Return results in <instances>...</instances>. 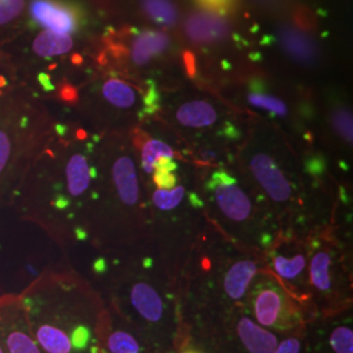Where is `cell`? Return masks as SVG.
Here are the masks:
<instances>
[{
  "mask_svg": "<svg viewBox=\"0 0 353 353\" xmlns=\"http://www.w3.org/2000/svg\"><path fill=\"white\" fill-rule=\"evenodd\" d=\"M332 126L343 139L348 143H352V114L345 108H339L334 110L332 117Z\"/></svg>",
  "mask_w": 353,
  "mask_h": 353,
  "instance_id": "obj_25",
  "label": "cell"
},
{
  "mask_svg": "<svg viewBox=\"0 0 353 353\" xmlns=\"http://www.w3.org/2000/svg\"><path fill=\"white\" fill-rule=\"evenodd\" d=\"M92 145L70 150L67 144L43 148L29 168L12 207L24 221L41 228L58 245L87 240L83 216L97 176Z\"/></svg>",
  "mask_w": 353,
  "mask_h": 353,
  "instance_id": "obj_1",
  "label": "cell"
},
{
  "mask_svg": "<svg viewBox=\"0 0 353 353\" xmlns=\"http://www.w3.org/2000/svg\"><path fill=\"white\" fill-rule=\"evenodd\" d=\"M26 325L46 353H101L106 305L74 272L45 271L17 294Z\"/></svg>",
  "mask_w": 353,
  "mask_h": 353,
  "instance_id": "obj_2",
  "label": "cell"
},
{
  "mask_svg": "<svg viewBox=\"0 0 353 353\" xmlns=\"http://www.w3.org/2000/svg\"><path fill=\"white\" fill-rule=\"evenodd\" d=\"M101 353H105V352H103V351H101Z\"/></svg>",
  "mask_w": 353,
  "mask_h": 353,
  "instance_id": "obj_33",
  "label": "cell"
},
{
  "mask_svg": "<svg viewBox=\"0 0 353 353\" xmlns=\"http://www.w3.org/2000/svg\"><path fill=\"white\" fill-rule=\"evenodd\" d=\"M256 274V263L252 261H241L228 270L224 278V290L230 300H241Z\"/></svg>",
  "mask_w": 353,
  "mask_h": 353,
  "instance_id": "obj_14",
  "label": "cell"
},
{
  "mask_svg": "<svg viewBox=\"0 0 353 353\" xmlns=\"http://www.w3.org/2000/svg\"><path fill=\"white\" fill-rule=\"evenodd\" d=\"M214 202L223 214L233 221H245L252 216V202L234 176L225 170H216L207 183Z\"/></svg>",
  "mask_w": 353,
  "mask_h": 353,
  "instance_id": "obj_7",
  "label": "cell"
},
{
  "mask_svg": "<svg viewBox=\"0 0 353 353\" xmlns=\"http://www.w3.org/2000/svg\"><path fill=\"white\" fill-rule=\"evenodd\" d=\"M196 1L208 11H214V13L217 14L228 12L234 3V0H196Z\"/></svg>",
  "mask_w": 353,
  "mask_h": 353,
  "instance_id": "obj_28",
  "label": "cell"
},
{
  "mask_svg": "<svg viewBox=\"0 0 353 353\" xmlns=\"http://www.w3.org/2000/svg\"><path fill=\"white\" fill-rule=\"evenodd\" d=\"M24 10V0H0V26L14 20Z\"/></svg>",
  "mask_w": 353,
  "mask_h": 353,
  "instance_id": "obj_26",
  "label": "cell"
},
{
  "mask_svg": "<svg viewBox=\"0 0 353 353\" xmlns=\"http://www.w3.org/2000/svg\"><path fill=\"white\" fill-rule=\"evenodd\" d=\"M49 118L21 97L0 100V210L12 207L29 168L50 141Z\"/></svg>",
  "mask_w": 353,
  "mask_h": 353,
  "instance_id": "obj_3",
  "label": "cell"
},
{
  "mask_svg": "<svg viewBox=\"0 0 353 353\" xmlns=\"http://www.w3.org/2000/svg\"><path fill=\"white\" fill-rule=\"evenodd\" d=\"M72 46L74 41L68 34H59L51 30H45L39 33L33 42V50L37 55L43 58L67 54L72 49Z\"/></svg>",
  "mask_w": 353,
  "mask_h": 353,
  "instance_id": "obj_16",
  "label": "cell"
},
{
  "mask_svg": "<svg viewBox=\"0 0 353 353\" xmlns=\"http://www.w3.org/2000/svg\"><path fill=\"white\" fill-rule=\"evenodd\" d=\"M0 344L4 353H46L30 334L16 293L0 296Z\"/></svg>",
  "mask_w": 353,
  "mask_h": 353,
  "instance_id": "obj_5",
  "label": "cell"
},
{
  "mask_svg": "<svg viewBox=\"0 0 353 353\" xmlns=\"http://www.w3.org/2000/svg\"><path fill=\"white\" fill-rule=\"evenodd\" d=\"M181 353H203L201 351H198V350H195V348H188V350H185V351H182Z\"/></svg>",
  "mask_w": 353,
  "mask_h": 353,
  "instance_id": "obj_31",
  "label": "cell"
},
{
  "mask_svg": "<svg viewBox=\"0 0 353 353\" xmlns=\"http://www.w3.org/2000/svg\"><path fill=\"white\" fill-rule=\"evenodd\" d=\"M185 196V189L178 186L173 190H157L153 194V204L161 211H172L176 208Z\"/></svg>",
  "mask_w": 353,
  "mask_h": 353,
  "instance_id": "obj_24",
  "label": "cell"
},
{
  "mask_svg": "<svg viewBox=\"0 0 353 353\" xmlns=\"http://www.w3.org/2000/svg\"><path fill=\"white\" fill-rule=\"evenodd\" d=\"M183 62L186 65V71L190 77H195L196 75V61H195V55L191 51H185L183 52Z\"/></svg>",
  "mask_w": 353,
  "mask_h": 353,
  "instance_id": "obj_29",
  "label": "cell"
},
{
  "mask_svg": "<svg viewBox=\"0 0 353 353\" xmlns=\"http://www.w3.org/2000/svg\"><path fill=\"white\" fill-rule=\"evenodd\" d=\"M161 157L173 159L174 152L166 143L161 141V140H148L143 145V150H141V168H143V170L147 174H151L153 172V165Z\"/></svg>",
  "mask_w": 353,
  "mask_h": 353,
  "instance_id": "obj_20",
  "label": "cell"
},
{
  "mask_svg": "<svg viewBox=\"0 0 353 353\" xmlns=\"http://www.w3.org/2000/svg\"><path fill=\"white\" fill-rule=\"evenodd\" d=\"M105 101L115 109H131L137 103V92L130 84L119 79H110L102 87Z\"/></svg>",
  "mask_w": 353,
  "mask_h": 353,
  "instance_id": "obj_17",
  "label": "cell"
},
{
  "mask_svg": "<svg viewBox=\"0 0 353 353\" xmlns=\"http://www.w3.org/2000/svg\"><path fill=\"white\" fill-rule=\"evenodd\" d=\"M297 23H299V26H303V28H310L313 26V19L309 17L307 11H300L299 16H297Z\"/></svg>",
  "mask_w": 353,
  "mask_h": 353,
  "instance_id": "obj_30",
  "label": "cell"
},
{
  "mask_svg": "<svg viewBox=\"0 0 353 353\" xmlns=\"http://www.w3.org/2000/svg\"><path fill=\"white\" fill-rule=\"evenodd\" d=\"M274 268L280 278L284 280H293L300 276L306 267V259L303 254H297L292 258L278 255L274 258Z\"/></svg>",
  "mask_w": 353,
  "mask_h": 353,
  "instance_id": "obj_22",
  "label": "cell"
},
{
  "mask_svg": "<svg viewBox=\"0 0 353 353\" xmlns=\"http://www.w3.org/2000/svg\"><path fill=\"white\" fill-rule=\"evenodd\" d=\"M250 169L258 183L274 202L290 201L292 196L290 181L270 156L263 153L255 154L250 161Z\"/></svg>",
  "mask_w": 353,
  "mask_h": 353,
  "instance_id": "obj_9",
  "label": "cell"
},
{
  "mask_svg": "<svg viewBox=\"0 0 353 353\" xmlns=\"http://www.w3.org/2000/svg\"><path fill=\"white\" fill-rule=\"evenodd\" d=\"M176 164L173 159L161 157L153 165V181L159 190H173L176 186Z\"/></svg>",
  "mask_w": 353,
  "mask_h": 353,
  "instance_id": "obj_21",
  "label": "cell"
},
{
  "mask_svg": "<svg viewBox=\"0 0 353 353\" xmlns=\"http://www.w3.org/2000/svg\"><path fill=\"white\" fill-rule=\"evenodd\" d=\"M100 341L105 353H163L112 306H106Z\"/></svg>",
  "mask_w": 353,
  "mask_h": 353,
  "instance_id": "obj_6",
  "label": "cell"
},
{
  "mask_svg": "<svg viewBox=\"0 0 353 353\" xmlns=\"http://www.w3.org/2000/svg\"><path fill=\"white\" fill-rule=\"evenodd\" d=\"M248 100L250 102V105L267 110L270 113L276 114L280 117H285L288 113L287 105L281 100H279L276 97H272L270 94L262 93L259 90H252L248 96Z\"/></svg>",
  "mask_w": 353,
  "mask_h": 353,
  "instance_id": "obj_23",
  "label": "cell"
},
{
  "mask_svg": "<svg viewBox=\"0 0 353 353\" xmlns=\"http://www.w3.org/2000/svg\"><path fill=\"white\" fill-rule=\"evenodd\" d=\"M252 309L255 322L271 332L292 335L303 330L300 310L276 284H259L252 290Z\"/></svg>",
  "mask_w": 353,
  "mask_h": 353,
  "instance_id": "obj_4",
  "label": "cell"
},
{
  "mask_svg": "<svg viewBox=\"0 0 353 353\" xmlns=\"http://www.w3.org/2000/svg\"><path fill=\"white\" fill-rule=\"evenodd\" d=\"M30 13L39 26L59 34L70 36L76 32L80 21L75 7L59 0H33Z\"/></svg>",
  "mask_w": 353,
  "mask_h": 353,
  "instance_id": "obj_8",
  "label": "cell"
},
{
  "mask_svg": "<svg viewBox=\"0 0 353 353\" xmlns=\"http://www.w3.org/2000/svg\"><path fill=\"white\" fill-rule=\"evenodd\" d=\"M176 119L182 126L202 128L212 126L217 121V113L208 102H186L176 110Z\"/></svg>",
  "mask_w": 353,
  "mask_h": 353,
  "instance_id": "obj_15",
  "label": "cell"
},
{
  "mask_svg": "<svg viewBox=\"0 0 353 353\" xmlns=\"http://www.w3.org/2000/svg\"><path fill=\"white\" fill-rule=\"evenodd\" d=\"M233 328L248 353H272L280 341L278 334L261 327L249 316H239Z\"/></svg>",
  "mask_w": 353,
  "mask_h": 353,
  "instance_id": "obj_10",
  "label": "cell"
},
{
  "mask_svg": "<svg viewBox=\"0 0 353 353\" xmlns=\"http://www.w3.org/2000/svg\"><path fill=\"white\" fill-rule=\"evenodd\" d=\"M170 39L163 33L156 30H145L138 34L134 39L131 57L134 63L144 65L148 63L150 59L164 52L169 46Z\"/></svg>",
  "mask_w": 353,
  "mask_h": 353,
  "instance_id": "obj_13",
  "label": "cell"
},
{
  "mask_svg": "<svg viewBox=\"0 0 353 353\" xmlns=\"http://www.w3.org/2000/svg\"><path fill=\"white\" fill-rule=\"evenodd\" d=\"M141 7L159 24L173 26L178 20V11L172 0H141Z\"/></svg>",
  "mask_w": 353,
  "mask_h": 353,
  "instance_id": "obj_18",
  "label": "cell"
},
{
  "mask_svg": "<svg viewBox=\"0 0 353 353\" xmlns=\"http://www.w3.org/2000/svg\"><path fill=\"white\" fill-rule=\"evenodd\" d=\"M0 353H4L3 352V348H1V344H0Z\"/></svg>",
  "mask_w": 353,
  "mask_h": 353,
  "instance_id": "obj_32",
  "label": "cell"
},
{
  "mask_svg": "<svg viewBox=\"0 0 353 353\" xmlns=\"http://www.w3.org/2000/svg\"><path fill=\"white\" fill-rule=\"evenodd\" d=\"M331 258L327 252H316L310 263V279L319 292H327L331 288Z\"/></svg>",
  "mask_w": 353,
  "mask_h": 353,
  "instance_id": "obj_19",
  "label": "cell"
},
{
  "mask_svg": "<svg viewBox=\"0 0 353 353\" xmlns=\"http://www.w3.org/2000/svg\"><path fill=\"white\" fill-rule=\"evenodd\" d=\"M188 37L196 43H212L221 41L229 33V24L217 13H192L186 24Z\"/></svg>",
  "mask_w": 353,
  "mask_h": 353,
  "instance_id": "obj_11",
  "label": "cell"
},
{
  "mask_svg": "<svg viewBox=\"0 0 353 353\" xmlns=\"http://www.w3.org/2000/svg\"><path fill=\"white\" fill-rule=\"evenodd\" d=\"M280 43L285 52L297 62L309 63L316 58V46L313 39L306 36L303 30L290 26L281 28L279 32Z\"/></svg>",
  "mask_w": 353,
  "mask_h": 353,
  "instance_id": "obj_12",
  "label": "cell"
},
{
  "mask_svg": "<svg viewBox=\"0 0 353 353\" xmlns=\"http://www.w3.org/2000/svg\"><path fill=\"white\" fill-rule=\"evenodd\" d=\"M144 106L145 108H144L143 113L150 114V115L156 113L160 108V94L156 89V85L153 84V81H150V89L144 97Z\"/></svg>",
  "mask_w": 353,
  "mask_h": 353,
  "instance_id": "obj_27",
  "label": "cell"
}]
</instances>
